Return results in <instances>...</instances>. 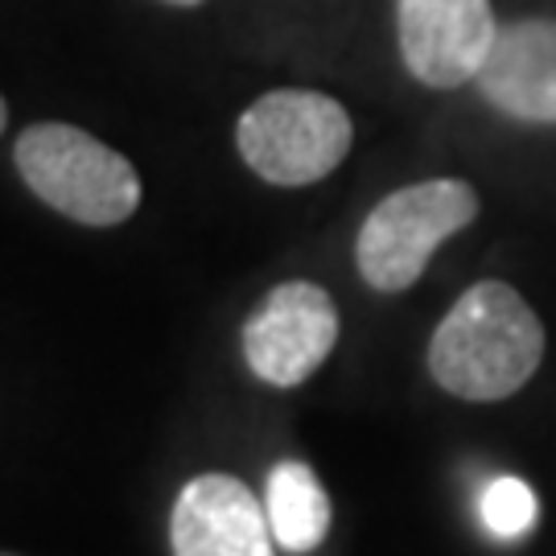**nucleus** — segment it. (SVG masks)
Masks as SVG:
<instances>
[{
	"label": "nucleus",
	"mask_w": 556,
	"mask_h": 556,
	"mask_svg": "<svg viewBox=\"0 0 556 556\" xmlns=\"http://www.w3.org/2000/svg\"><path fill=\"white\" fill-rule=\"evenodd\" d=\"M482 528L491 532L495 540H519L532 532V523H536V491L516 475H498L486 482V491H482Z\"/></svg>",
	"instance_id": "9d476101"
},
{
	"label": "nucleus",
	"mask_w": 556,
	"mask_h": 556,
	"mask_svg": "<svg viewBox=\"0 0 556 556\" xmlns=\"http://www.w3.org/2000/svg\"><path fill=\"white\" fill-rule=\"evenodd\" d=\"M355 144L351 112L309 87H277L243 108L236 124V149L243 165L268 186H314L330 178Z\"/></svg>",
	"instance_id": "7ed1b4c3"
},
{
	"label": "nucleus",
	"mask_w": 556,
	"mask_h": 556,
	"mask_svg": "<svg viewBox=\"0 0 556 556\" xmlns=\"http://www.w3.org/2000/svg\"><path fill=\"white\" fill-rule=\"evenodd\" d=\"M169 544L174 556H277L264 507L236 475H199L181 486Z\"/></svg>",
	"instance_id": "0eeeda50"
},
{
	"label": "nucleus",
	"mask_w": 556,
	"mask_h": 556,
	"mask_svg": "<svg viewBox=\"0 0 556 556\" xmlns=\"http://www.w3.org/2000/svg\"><path fill=\"white\" fill-rule=\"evenodd\" d=\"M4 124H9V103H4V96H0V137H4Z\"/></svg>",
	"instance_id": "f8f14e48"
},
{
	"label": "nucleus",
	"mask_w": 556,
	"mask_h": 556,
	"mask_svg": "<svg viewBox=\"0 0 556 556\" xmlns=\"http://www.w3.org/2000/svg\"><path fill=\"white\" fill-rule=\"evenodd\" d=\"M338 346V305L314 280H285L243 321V358L268 388H301Z\"/></svg>",
	"instance_id": "39448f33"
},
{
	"label": "nucleus",
	"mask_w": 556,
	"mask_h": 556,
	"mask_svg": "<svg viewBox=\"0 0 556 556\" xmlns=\"http://www.w3.org/2000/svg\"><path fill=\"white\" fill-rule=\"evenodd\" d=\"M478 96L519 124H556V17L498 25Z\"/></svg>",
	"instance_id": "6e6552de"
},
{
	"label": "nucleus",
	"mask_w": 556,
	"mask_h": 556,
	"mask_svg": "<svg viewBox=\"0 0 556 556\" xmlns=\"http://www.w3.org/2000/svg\"><path fill=\"white\" fill-rule=\"evenodd\" d=\"M544 321L507 280H478L429 338V376L441 392L495 404L528 388L544 363Z\"/></svg>",
	"instance_id": "f257e3e1"
},
{
	"label": "nucleus",
	"mask_w": 556,
	"mask_h": 556,
	"mask_svg": "<svg viewBox=\"0 0 556 556\" xmlns=\"http://www.w3.org/2000/svg\"><path fill=\"white\" fill-rule=\"evenodd\" d=\"M498 38L491 0H396L404 71L433 91H457L482 75Z\"/></svg>",
	"instance_id": "423d86ee"
},
{
	"label": "nucleus",
	"mask_w": 556,
	"mask_h": 556,
	"mask_svg": "<svg viewBox=\"0 0 556 556\" xmlns=\"http://www.w3.org/2000/svg\"><path fill=\"white\" fill-rule=\"evenodd\" d=\"M161 4H169V9H199L206 0H161Z\"/></svg>",
	"instance_id": "9b49d317"
},
{
	"label": "nucleus",
	"mask_w": 556,
	"mask_h": 556,
	"mask_svg": "<svg viewBox=\"0 0 556 556\" xmlns=\"http://www.w3.org/2000/svg\"><path fill=\"white\" fill-rule=\"evenodd\" d=\"M264 516L285 553H314L330 536V495L305 462H280L264 486Z\"/></svg>",
	"instance_id": "1a4fd4ad"
},
{
	"label": "nucleus",
	"mask_w": 556,
	"mask_h": 556,
	"mask_svg": "<svg viewBox=\"0 0 556 556\" xmlns=\"http://www.w3.org/2000/svg\"><path fill=\"white\" fill-rule=\"evenodd\" d=\"M478 219V194L462 178H425L400 186L371 206L355 239L358 277L376 293L413 289L445 239Z\"/></svg>",
	"instance_id": "20e7f679"
},
{
	"label": "nucleus",
	"mask_w": 556,
	"mask_h": 556,
	"mask_svg": "<svg viewBox=\"0 0 556 556\" xmlns=\"http://www.w3.org/2000/svg\"><path fill=\"white\" fill-rule=\"evenodd\" d=\"M13 165L50 211L83 227H119L140 206L137 165L87 128L62 119L29 124L17 137Z\"/></svg>",
	"instance_id": "f03ea898"
}]
</instances>
